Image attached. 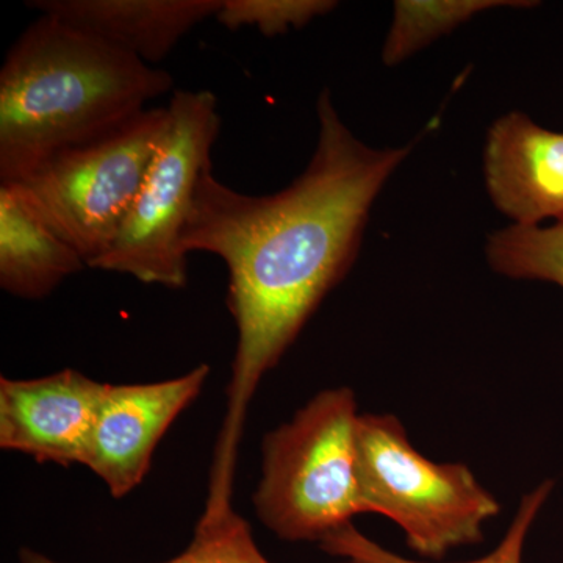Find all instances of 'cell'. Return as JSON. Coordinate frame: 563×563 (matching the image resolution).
I'll use <instances>...</instances> for the list:
<instances>
[{"label": "cell", "instance_id": "3", "mask_svg": "<svg viewBox=\"0 0 563 563\" xmlns=\"http://www.w3.org/2000/svg\"><path fill=\"white\" fill-rule=\"evenodd\" d=\"M357 401L347 387L318 393L266 433L252 495L263 526L288 542H318L363 514L357 481Z\"/></svg>", "mask_w": 563, "mask_h": 563}, {"label": "cell", "instance_id": "11", "mask_svg": "<svg viewBox=\"0 0 563 563\" xmlns=\"http://www.w3.org/2000/svg\"><path fill=\"white\" fill-rule=\"evenodd\" d=\"M88 268L84 257L52 232L9 184H0V287L14 298H47L73 274Z\"/></svg>", "mask_w": 563, "mask_h": 563}, {"label": "cell", "instance_id": "5", "mask_svg": "<svg viewBox=\"0 0 563 563\" xmlns=\"http://www.w3.org/2000/svg\"><path fill=\"white\" fill-rule=\"evenodd\" d=\"M168 122V107L141 111L99 139L51 155L9 185L90 268L124 224Z\"/></svg>", "mask_w": 563, "mask_h": 563}, {"label": "cell", "instance_id": "10", "mask_svg": "<svg viewBox=\"0 0 563 563\" xmlns=\"http://www.w3.org/2000/svg\"><path fill=\"white\" fill-rule=\"evenodd\" d=\"M222 0H32L27 5L98 36L147 65L161 63Z\"/></svg>", "mask_w": 563, "mask_h": 563}, {"label": "cell", "instance_id": "9", "mask_svg": "<svg viewBox=\"0 0 563 563\" xmlns=\"http://www.w3.org/2000/svg\"><path fill=\"white\" fill-rule=\"evenodd\" d=\"M485 187L493 206L521 228L563 222V133L520 111L493 122L484 147Z\"/></svg>", "mask_w": 563, "mask_h": 563}, {"label": "cell", "instance_id": "7", "mask_svg": "<svg viewBox=\"0 0 563 563\" xmlns=\"http://www.w3.org/2000/svg\"><path fill=\"white\" fill-rule=\"evenodd\" d=\"M210 372L201 363L161 383L106 385L84 465L114 499L143 484L163 437L201 395Z\"/></svg>", "mask_w": 563, "mask_h": 563}, {"label": "cell", "instance_id": "4", "mask_svg": "<svg viewBox=\"0 0 563 563\" xmlns=\"http://www.w3.org/2000/svg\"><path fill=\"white\" fill-rule=\"evenodd\" d=\"M355 446L363 514L390 518L422 558L439 561L479 543L484 526L501 512L468 466L418 453L393 415H361Z\"/></svg>", "mask_w": 563, "mask_h": 563}, {"label": "cell", "instance_id": "15", "mask_svg": "<svg viewBox=\"0 0 563 563\" xmlns=\"http://www.w3.org/2000/svg\"><path fill=\"white\" fill-rule=\"evenodd\" d=\"M20 563H65L22 548ZM161 563H272L262 553L244 518L233 512L222 520L196 525L195 536L184 553Z\"/></svg>", "mask_w": 563, "mask_h": 563}, {"label": "cell", "instance_id": "16", "mask_svg": "<svg viewBox=\"0 0 563 563\" xmlns=\"http://www.w3.org/2000/svg\"><path fill=\"white\" fill-rule=\"evenodd\" d=\"M339 5L332 0H222L214 20L229 31L257 27L265 36L306 27Z\"/></svg>", "mask_w": 563, "mask_h": 563}, {"label": "cell", "instance_id": "12", "mask_svg": "<svg viewBox=\"0 0 563 563\" xmlns=\"http://www.w3.org/2000/svg\"><path fill=\"white\" fill-rule=\"evenodd\" d=\"M532 2L512 0H398L383 49V62L396 66L453 32L485 10L499 7L523 9Z\"/></svg>", "mask_w": 563, "mask_h": 563}, {"label": "cell", "instance_id": "2", "mask_svg": "<svg viewBox=\"0 0 563 563\" xmlns=\"http://www.w3.org/2000/svg\"><path fill=\"white\" fill-rule=\"evenodd\" d=\"M173 87L166 70L40 14L0 69V184L114 131Z\"/></svg>", "mask_w": 563, "mask_h": 563}, {"label": "cell", "instance_id": "8", "mask_svg": "<svg viewBox=\"0 0 563 563\" xmlns=\"http://www.w3.org/2000/svg\"><path fill=\"white\" fill-rule=\"evenodd\" d=\"M106 383L77 369L0 379V448L38 463L84 465Z\"/></svg>", "mask_w": 563, "mask_h": 563}, {"label": "cell", "instance_id": "14", "mask_svg": "<svg viewBox=\"0 0 563 563\" xmlns=\"http://www.w3.org/2000/svg\"><path fill=\"white\" fill-rule=\"evenodd\" d=\"M493 272L512 279L553 282L563 288V222L551 228L510 225L485 246Z\"/></svg>", "mask_w": 563, "mask_h": 563}, {"label": "cell", "instance_id": "6", "mask_svg": "<svg viewBox=\"0 0 563 563\" xmlns=\"http://www.w3.org/2000/svg\"><path fill=\"white\" fill-rule=\"evenodd\" d=\"M169 122L124 224L91 269L128 274L141 284L180 290L188 254L180 239L199 176L211 165L220 135L218 99L211 91H174Z\"/></svg>", "mask_w": 563, "mask_h": 563}, {"label": "cell", "instance_id": "1", "mask_svg": "<svg viewBox=\"0 0 563 563\" xmlns=\"http://www.w3.org/2000/svg\"><path fill=\"white\" fill-rule=\"evenodd\" d=\"M317 114V147L298 179L274 195H246L207 166L181 232L188 255L209 252L228 266V307L239 332L207 490L214 506L233 503L239 446L258 385L350 273L374 201L413 150L415 143L366 146L328 90Z\"/></svg>", "mask_w": 563, "mask_h": 563}, {"label": "cell", "instance_id": "13", "mask_svg": "<svg viewBox=\"0 0 563 563\" xmlns=\"http://www.w3.org/2000/svg\"><path fill=\"white\" fill-rule=\"evenodd\" d=\"M553 487L554 484L548 481V483L540 484L536 490L525 495L503 542L485 558L461 563H523L526 539H528V533L531 531L537 515L542 510L547 499L550 498ZM320 544L325 553L344 559L350 563H432L410 561V559L402 558V555L391 553V551L385 550L380 544L369 540L368 537L363 536L352 525L332 533Z\"/></svg>", "mask_w": 563, "mask_h": 563}]
</instances>
